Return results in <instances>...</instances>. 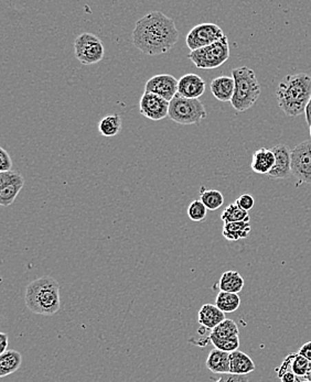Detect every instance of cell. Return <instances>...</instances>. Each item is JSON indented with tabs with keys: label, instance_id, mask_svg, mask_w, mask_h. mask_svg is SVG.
Masks as SVG:
<instances>
[{
	"label": "cell",
	"instance_id": "obj_39",
	"mask_svg": "<svg viewBox=\"0 0 311 382\" xmlns=\"http://www.w3.org/2000/svg\"><path fill=\"white\" fill-rule=\"evenodd\" d=\"M309 133H310V137H311V125L309 126Z\"/></svg>",
	"mask_w": 311,
	"mask_h": 382
},
{
	"label": "cell",
	"instance_id": "obj_20",
	"mask_svg": "<svg viewBox=\"0 0 311 382\" xmlns=\"http://www.w3.org/2000/svg\"><path fill=\"white\" fill-rule=\"evenodd\" d=\"M206 367L213 374H228L230 372V354L219 349H213L208 354Z\"/></svg>",
	"mask_w": 311,
	"mask_h": 382
},
{
	"label": "cell",
	"instance_id": "obj_4",
	"mask_svg": "<svg viewBox=\"0 0 311 382\" xmlns=\"http://www.w3.org/2000/svg\"><path fill=\"white\" fill-rule=\"evenodd\" d=\"M232 78L235 82V91L230 104L235 111L243 113L257 102L261 95V86L255 72L248 67L232 69Z\"/></svg>",
	"mask_w": 311,
	"mask_h": 382
},
{
	"label": "cell",
	"instance_id": "obj_25",
	"mask_svg": "<svg viewBox=\"0 0 311 382\" xmlns=\"http://www.w3.org/2000/svg\"><path fill=\"white\" fill-rule=\"evenodd\" d=\"M215 305L223 313H233L241 305V297L239 294L219 291L215 299Z\"/></svg>",
	"mask_w": 311,
	"mask_h": 382
},
{
	"label": "cell",
	"instance_id": "obj_10",
	"mask_svg": "<svg viewBox=\"0 0 311 382\" xmlns=\"http://www.w3.org/2000/svg\"><path fill=\"white\" fill-rule=\"evenodd\" d=\"M25 186V179L19 172H0V204L12 205Z\"/></svg>",
	"mask_w": 311,
	"mask_h": 382
},
{
	"label": "cell",
	"instance_id": "obj_18",
	"mask_svg": "<svg viewBox=\"0 0 311 382\" xmlns=\"http://www.w3.org/2000/svg\"><path fill=\"white\" fill-rule=\"evenodd\" d=\"M275 166V155L272 149L261 148L253 153L250 168L257 175H268Z\"/></svg>",
	"mask_w": 311,
	"mask_h": 382
},
{
	"label": "cell",
	"instance_id": "obj_23",
	"mask_svg": "<svg viewBox=\"0 0 311 382\" xmlns=\"http://www.w3.org/2000/svg\"><path fill=\"white\" fill-rule=\"evenodd\" d=\"M250 225L248 222L228 223L223 226L222 234L228 241H237L248 238Z\"/></svg>",
	"mask_w": 311,
	"mask_h": 382
},
{
	"label": "cell",
	"instance_id": "obj_27",
	"mask_svg": "<svg viewBox=\"0 0 311 382\" xmlns=\"http://www.w3.org/2000/svg\"><path fill=\"white\" fill-rule=\"evenodd\" d=\"M200 201L208 211H217L223 205L224 196L221 192L217 191V190H206L202 186L200 188Z\"/></svg>",
	"mask_w": 311,
	"mask_h": 382
},
{
	"label": "cell",
	"instance_id": "obj_1",
	"mask_svg": "<svg viewBox=\"0 0 311 382\" xmlns=\"http://www.w3.org/2000/svg\"><path fill=\"white\" fill-rule=\"evenodd\" d=\"M175 21L162 12H151L140 18L133 30V43L147 56L168 52L178 42Z\"/></svg>",
	"mask_w": 311,
	"mask_h": 382
},
{
	"label": "cell",
	"instance_id": "obj_33",
	"mask_svg": "<svg viewBox=\"0 0 311 382\" xmlns=\"http://www.w3.org/2000/svg\"><path fill=\"white\" fill-rule=\"evenodd\" d=\"M214 382H248V377L237 376V374H222Z\"/></svg>",
	"mask_w": 311,
	"mask_h": 382
},
{
	"label": "cell",
	"instance_id": "obj_6",
	"mask_svg": "<svg viewBox=\"0 0 311 382\" xmlns=\"http://www.w3.org/2000/svg\"><path fill=\"white\" fill-rule=\"evenodd\" d=\"M188 58L197 69H213L221 67L230 58V45L228 36L215 42L213 45L192 51Z\"/></svg>",
	"mask_w": 311,
	"mask_h": 382
},
{
	"label": "cell",
	"instance_id": "obj_30",
	"mask_svg": "<svg viewBox=\"0 0 311 382\" xmlns=\"http://www.w3.org/2000/svg\"><path fill=\"white\" fill-rule=\"evenodd\" d=\"M213 346L222 352H237L239 347V337L226 338V339H210Z\"/></svg>",
	"mask_w": 311,
	"mask_h": 382
},
{
	"label": "cell",
	"instance_id": "obj_34",
	"mask_svg": "<svg viewBox=\"0 0 311 382\" xmlns=\"http://www.w3.org/2000/svg\"><path fill=\"white\" fill-rule=\"evenodd\" d=\"M298 354L301 355L305 359L309 360L311 363V341L303 344V347L299 349Z\"/></svg>",
	"mask_w": 311,
	"mask_h": 382
},
{
	"label": "cell",
	"instance_id": "obj_24",
	"mask_svg": "<svg viewBox=\"0 0 311 382\" xmlns=\"http://www.w3.org/2000/svg\"><path fill=\"white\" fill-rule=\"evenodd\" d=\"M120 129H122V118L120 115H106L98 124V131H100V135L107 137V138L118 135Z\"/></svg>",
	"mask_w": 311,
	"mask_h": 382
},
{
	"label": "cell",
	"instance_id": "obj_17",
	"mask_svg": "<svg viewBox=\"0 0 311 382\" xmlns=\"http://www.w3.org/2000/svg\"><path fill=\"white\" fill-rule=\"evenodd\" d=\"M225 319V313L215 304L202 305L197 315L199 324L206 330H211V332Z\"/></svg>",
	"mask_w": 311,
	"mask_h": 382
},
{
	"label": "cell",
	"instance_id": "obj_7",
	"mask_svg": "<svg viewBox=\"0 0 311 382\" xmlns=\"http://www.w3.org/2000/svg\"><path fill=\"white\" fill-rule=\"evenodd\" d=\"M75 58L84 65L98 63L105 56V47L103 42L93 34H80L74 41Z\"/></svg>",
	"mask_w": 311,
	"mask_h": 382
},
{
	"label": "cell",
	"instance_id": "obj_2",
	"mask_svg": "<svg viewBox=\"0 0 311 382\" xmlns=\"http://www.w3.org/2000/svg\"><path fill=\"white\" fill-rule=\"evenodd\" d=\"M278 106L287 116L305 113L311 98V76L305 73L288 75L281 80L276 91Z\"/></svg>",
	"mask_w": 311,
	"mask_h": 382
},
{
	"label": "cell",
	"instance_id": "obj_37",
	"mask_svg": "<svg viewBox=\"0 0 311 382\" xmlns=\"http://www.w3.org/2000/svg\"><path fill=\"white\" fill-rule=\"evenodd\" d=\"M305 122H307V124H308V125L310 126L311 125V98L310 100H309L308 105H307V107H305Z\"/></svg>",
	"mask_w": 311,
	"mask_h": 382
},
{
	"label": "cell",
	"instance_id": "obj_32",
	"mask_svg": "<svg viewBox=\"0 0 311 382\" xmlns=\"http://www.w3.org/2000/svg\"><path fill=\"white\" fill-rule=\"evenodd\" d=\"M12 160L3 148H0V172L12 171Z\"/></svg>",
	"mask_w": 311,
	"mask_h": 382
},
{
	"label": "cell",
	"instance_id": "obj_19",
	"mask_svg": "<svg viewBox=\"0 0 311 382\" xmlns=\"http://www.w3.org/2000/svg\"><path fill=\"white\" fill-rule=\"evenodd\" d=\"M230 374L237 376H246L255 370V363L252 358L245 352H237L230 354Z\"/></svg>",
	"mask_w": 311,
	"mask_h": 382
},
{
	"label": "cell",
	"instance_id": "obj_38",
	"mask_svg": "<svg viewBox=\"0 0 311 382\" xmlns=\"http://www.w3.org/2000/svg\"><path fill=\"white\" fill-rule=\"evenodd\" d=\"M305 379L308 382H311V370L309 371V374L305 376Z\"/></svg>",
	"mask_w": 311,
	"mask_h": 382
},
{
	"label": "cell",
	"instance_id": "obj_5",
	"mask_svg": "<svg viewBox=\"0 0 311 382\" xmlns=\"http://www.w3.org/2000/svg\"><path fill=\"white\" fill-rule=\"evenodd\" d=\"M170 120L180 125H197L206 118V111L200 100H190L175 95L170 102Z\"/></svg>",
	"mask_w": 311,
	"mask_h": 382
},
{
	"label": "cell",
	"instance_id": "obj_3",
	"mask_svg": "<svg viewBox=\"0 0 311 382\" xmlns=\"http://www.w3.org/2000/svg\"><path fill=\"white\" fill-rule=\"evenodd\" d=\"M25 305L32 313L51 316L61 308L60 285L56 279L42 277L29 283L25 288Z\"/></svg>",
	"mask_w": 311,
	"mask_h": 382
},
{
	"label": "cell",
	"instance_id": "obj_28",
	"mask_svg": "<svg viewBox=\"0 0 311 382\" xmlns=\"http://www.w3.org/2000/svg\"><path fill=\"white\" fill-rule=\"evenodd\" d=\"M221 218H222L224 224L237 222L250 223V214L237 206V203H233V204H230L228 207L225 208Z\"/></svg>",
	"mask_w": 311,
	"mask_h": 382
},
{
	"label": "cell",
	"instance_id": "obj_29",
	"mask_svg": "<svg viewBox=\"0 0 311 382\" xmlns=\"http://www.w3.org/2000/svg\"><path fill=\"white\" fill-rule=\"evenodd\" d=\"M208 214V208L200 200H195L188 207V216L193 222H203Z\"/></svg>",
	"mask_w": 311,
	"mask_h": 382
},
{
	"label": "cell",
	"instance_id": "obj_26",
	"mask_svg": "<svg viewBox=\"0 0 311 382\" xmlns=\"http://www.w3.org/2000/svg\"><path fill=\"white\" fill-rule=\"evenodd\" d=\"M239 335V330L237 323L232 319H225L212 330L210 334V339H226V338L237 337Z\"/></svg>",
	"mask_w": 311,
	"mask_h": 382
},
{
	"label": "cell",
	"instance_id": "obj_15",
	"mask_svg": "<svg viewBox=\"0 0 311 382\" xmlns=\"http://www.w3.org/2000/svg\"><path fill=\"white\" fill-rule=\"evenodd\" d=\"M311 370V363L301 355L290 354L283 359V365L277 369L278 376L283 372H292L299 378H305Z\"/></svg>",
	"mask_w": 311,
	"mask_h": 382
},
{
	"label": "cell",
	"instance_id": "obj_35",
	"mask_svg": "<svg viewBox=\"0 0 311 382\" xmlns=\"http://www.w3.org/2000/svg\"><path fill=\"white\" fill-rule=\"evenodd\" d=\"M9 337L6 333H0V355L7 352L8 347Z\"/></svg>",
	"mask_w": 311,
	"mask_h": 382
},
{
	"label": "cell",
	"instance_id": "obj_36",
	"mask_svg": "<svg viewBox=\"0 0 311 382\" xmlns=\"http://www.w3.org/2000/svg\"><path fill=\"white\" fill-rule=\"evenodd\" d=\"M279 378H281V382H294L296 381V376L292 372H283V374H279Z\"/></svg>",
	"mask_w": 311,
	"mask_h": 382
},
{
	"label": "cell",
	"instance_id": "obj_13",
	"mask_svg": "<svg viewBox=\"0 0 311 382\" xmlns=\"http://www.w3.org/2000/svg\"><path fill=\"white\" fill-rule=\"evenodd\" d=\"M275 155V166L268 173L270 179H288L292 175V150L285 144H278L272 148Z\"/></svg>",
	"mask_w": 311,
	"mask_h": 382
},
{
	"label": "cell",
	"instance_id": "obj_16",
	"mask_svg": "<svg viewBox=\"0 0 311 382\" xmlns=\"http://www.w3.org/2000/svg\"><path fill=\"white\" fill-rule=\"evenodd\" d=\"M235 91V82L232 76L221 75L211 82V93L219 102H230Z\"/></svg>",
	"mask_w": 311,
	"mask_h": 382
},
{
	"label": "cell",
	"instance_id": "obj_21",
	"mask_svg": "<svg viewBox=\"0 0 311 382\" xmlns=\"http://www.w3.org/2000/svg\"><path fill=\"white\" fill-rule=\"evenodd\" d=\"M23 363V356L17 350L9 349L0 355V378L14 374L20 368Z\"/></svg>",
	"mask_w": 311,
	"mask_h": 382
},
{
	"label": "cell",
	"instance_id": "obj_11",
	"mask_svg": "<svg viewBox=\"0 0 311 382\" xmlns=\"http://www.w3.org/2000/svg\"><path fill=\"white\" fill-rule=\"evenodd\" d=\"M169 106L168 100L147 91H144L139 102L140 114L153 122H159L169 116Z\"/></svg>",
	"mask_w": 311,
	"mask_h": 382
},
{
	"label": "cell",
	"instance_id": "obj_22",
	"mask_svg": "<svg viewBox=\"0 0 311 382\" xmlns=\"http://www.w3.org/2000/svg\"><path fill=\"white\" fill-rule=\"evenodd\" d=\"M219 291L239 294L244 288V279L237 271H226L219 279Z\"/></svg>",
	"mask_w": 311,
	"mask_h": 382
},
{
	"label": "cell",
	"instance_id": "obj_9",
	"mask_svg": "<svg viewBox=\"0 0 311 382\" xmlns=\"http://www.w3.org/2000/svg\"><path fill=\"white\" fill-rule=\"evenodd\" d=\"M292 175L300 182L311 184V139L292 150Z\"/></svg>",
	"mask_w": 311,
	"mask_h": 382
},
{
	"label": "cell",
	"instance_id": "obj_14",
	"mask_svg": "<svg viewBox=\"0 0 311 382\" xmlns=\"http://www.w3.org/2000/svg\"><path fill=\"white\" fill-rule=\"evenodd\" d=\"M206 91V82L199 75L190 74L184 75L178 80V93L186 98L190 100H199Z\"/></svg>",
	"mask_w": 311,
	"mask_h": 382
},
{
	"label": "cell",
	"instance_id": "obj_8",
	"mask_svg": "<svg viewBox=\"0 0 311 382\" xmlns=\"http://www.w3.org/2000/svg\"><path fill=\"white\" fill-rule=\"evenodd\" d=\"M224 36V32L221 27L215 23H201L193 27L186 36V47H189L192 52L213 45L215 42L223 39Z\"/></svg>",
	"mask_w": 311,
	"mask_h": 382
},
{
	"label": "cell",
	"instance_id": "obj_12",
	"mask_svg": "<svg viewBox=\"0 0 311 382\" xmlns=\"http://www.w3.org/2000/svg\"><path fill=\"white\" fill-rule=\"evenodd\" d=\"M144 91L158 95L164 100L171 102L178 93V80L170 74L155 75L147 80Z\"/></svg>",
	"mask_w": 311,
	"mask_h": 382
},
{
	"label": "cell",
	"instance_id": "obj_31",
	"mask_svg": "<svg viewBox=\"0 0 311 382\" xmlns=\"http://www.w3.org/2000/svg\"><path fill=\"white\" fill-rule=\"evenodd\" d=\"M237 205L244 210V211L250 212L252 208L254 207V204H255V201H254V197L252 195L248 194V193H245V194L241 195V196L235 201Z\"/></svg>",
	"mask_w": 311,
	"mask_h": 382
}]
</instances>
